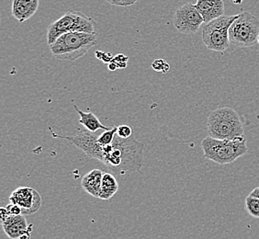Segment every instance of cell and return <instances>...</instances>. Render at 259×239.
Instances as JSON below:
<instances>
[{"instance_id":"cell-1","label":"cell","mask_w":259,"mask_h":239,"mask_svg":"<svg viewBox=\"0 0 259 239\" xmlns=\"http://www.w3.org/2000/svg\"><path fill=\"white\" fill-rule=\"evenodd\" d=\"M145 145L134 136L123 139L115 135L111 145L102 147L101 163L115 174L141 172L144 166Z\"/></svg>"},{"instance_id":"cell-2","label":"cell","mask_w":259,"mask_h":239,"mask_svg":"<svg viewBox=\"0 0 259 239\" xmlns=\"http://www.w3.org/2000/svg\"><path fill=\"white\" fill-rule=\"evenodd\" d=\"M98 45L96 33L69 32L60 36L50 45L51 53L61 61H75Z\"/></svg>"},{"instance_id":"cell-3","label":"cell","mask_w":259,"mask_h":239,"mask_svg":"<svg viewBox=\"0 0 259 239\" xmlns=\"http://www.w3.org/2000/svg\"><path fill=\"white\" fill-rule=\"evenodd\" d=\"M209 136L219 140H234L244 136V126L239 114L230 107L211 111L208 118Z\"/></svg>"},{"instance_id":"cell-4","label":"cell","mask_w":259,"mask_h":239,"mask_svg":"<svg viewBox=\"0 0 259 239\" xmlns=\"http://www.w3.org/2000/svg\"><path fill=\"white\" fill-rule=\"evenodd\" d=\"M201 147L205 158L218 165L231 164L248 151L244 136L234 140L214 139L207 136L202 140Z\"/></svg>"},{"instance_id":"cell-5","label":"cell","mask_w":259,"mask_h":239,"mask_svg":"<svg viewBox=\"0 0 259 239\" xmlns=\"http://www.w3.org/2000/svg\"><path fill=\"white\" fill-rule=\"evenodd\" d=\"M95 20L80 11H68L51 23L47 29V43L53 45L60 36L69 32L96 33Z\"/></svg>"},{"instance_id":"cell-6","label":"cell","mask_w":259,"mask_h":239,"mask_svg":"<svg viewBox=\"0 0 259 239\" xmlns=\"http://www.w3.org/2000/svg\"><path fill=\"white\" fill-rule=\"evenodd\" d=\"M239 15L222 16L202 28V41L209 50L223 53L229 48L230 27Z\"/></svg>"},{"instance_id":"cell-7","label":"cell","mask_w":259,"mask_h":239,"mask_svg":"<svg viewBox=\"0 0 259 239\" xmlns=\"http://www.w3.org/2000/svg\"><path fill=\"white\" fill-rule=\"evenodd\" d=\"M258 34V19L244 11L230 27V43L239 48L251 47L257 44Z\"/></svg>"},{"instance_id":"cell-8","label":"cell","mask_w":259,"mask_h":239,"mask_svg":"<svg viewBox=\"0 0 259 239\" xmlns=\"http://www.w3.org/2000/svg\"><path fill=\"white\" fill-rule=\"evenodd\" d=\"M204 22L196 5L187 3L180 6L174 15V26L183 34H194Z\"/></svg>"},{"instance_id":"cell-9","label":"cell","mask_w":259,"mask_h":239,"mask_svg":"<svg viewBox=\"0 0 259 239\" xmlns=\"http://www.w3.org/2000/svg\"><path fill=\"white\" fill-rule=\"evenodd\" d=\"M51 133L55 138L65 139L71 144L83 151L90 158L99 160L101 162L102 160V147L98 142L97 135L90 131H80L77 135L71 136L56 135L54 131L51 129Z\"/></svg>"},{"instance_id":"cell-10","label":"cell","mask_w":259,"mask_h":239,"mask_svg":"<svg viewBox=\"0 0 259 239\" xmlns=\"http://www.w3.org/2000/svg\"><path fill=\"white\" fill-rule=\"evenodd\" d=\"M11 204L20 206L22 215H31L40 210L42 199L40 193L32 188L19 187L10 196Z\"/></svg>"},{"instance_id":"cell-11","label":"cell","mask_w":259,"mask_h":239,"mask_svg":"<svg viewBox=\"0 0 259 239\" xmlns=\"http://www.w3.org/2000/svg\"><path fill=\"white\" fill-rule=\"evenodd\" d=\"M1 223L4 232L10 238L20 239L24 234H31L32 225L28 224L27 220L22 214L9 216Z\"/></svg>"},{"instance_id":"cell-12","label":"cell","mask_w":259,"mask_h":239,"mask_svg":"<svg viewBox=\"0 0 259 239\" xmlns=\"http://www.w3.org/2000/svg\"><path fill=\"white\" fill-rule=\"evenodd\" d=\"M195 5L202 16L204 23H209L225 15V3L223 0H197Z\"/></svg>"},{"instance_id":"cell-13","label":"cell","mask_w":259,"mask_h":239,"mask_svg":"<svg viewBox=\"0 0 259 239\" xmlns=\"http://www.w3.org/2000/svg\"><path fill=\"white\" fill-rule=\"evenodd\" d=\"M40 0H13L12 16L19 22L30 20L39 9Z\"/></svg>"},{"instance_id":"cell-14","label":"cell","mask_w":259,"mask_h":239,"mask_svg":"<svg viewBox=\"0 0 259 239\" xmlns=\"http://www.w3.org/2000/svg\"><path fill=\"white\" fill-rule=\"evenodd\" d=\"M104 172L100 170H93L88 172L81 180V186L85 192L92 197L100 198L101 183Z\"/></svg>"},{"instance_id":"cell-15","label":"cell","mask_w":259,"mask_h":239,"mask_svg":"<svg viewBox=\"0 0 259 239\" xmlns=\"http://www.w3.org/2000/svg\"><path fill=\"white\" fill-rule=\"evenodd\" d=\"M74 108L76 110V112L79 115L80 125H83L88 131L92 132V133H96L97 131H99L100 129H103L104 131L111 129L110 127L102 125L100 123L99 118L94 113H92V112H85V111L78 109V107L75 104H74Z\"/></svg>"},{"instance_id":"cell-16","label":"cell","mask_w":259,"mask_h":239,"mask_svg":"<svg viewBox=\"0 0 259 239\" xmlns=\"http://www.w3.org/2000/svg\"><path fill=\"white\" fill-rule=\"evenodd\" d=\"M119 190V183L113 175L109 172H105L102 178L101 190L100 199L108 201L112 198Z\"/></svg>"},{"instance_id":"cell-17","label":"cell","mask_w":259,"mask_h":239,"mask_svg":"<svg viewBox=\"0 0 259 239\" xmlns=\"http://www.w3.org/2000/svg\"><path fill=\"white\" fill-rule=\"evenodd\" d=\"M244 204L250 216L254 218H259V198L248 195L245 198Z\"/></svg>"},{"instance_id":"cell-18","label":"cell","mask_w":259,"mask_h":239,"mask_svg":"<svg viewBox=\"0 0 259 239\" xmlns=\"http://www.w3.org/2000/svg\"><path fill=\"white\" fill-rule=\"evenodd\" d=\"M117 126L111 127V129L105 131L101 135H99L98 137V142L101 146H106V145H111L113 140L115 138V135H117Z\"/></svg>"},{"instance_id":"cell-19","label":"cell","mask_w":259,"mask_h":239,"mask_svg":"<svg viewBox=\"0 0 259 239\" xmlns=\"http://www.w3.org/2000/svg\"><path fill=\"white\" fill-rule=\"evenodd\" d=\"M152 67H153V69L155 70V72L164 73V74L169 72L170 70L169 64L164 59L155 60L152 64Z\"/></svg>"},{"instance_id":"cell-20","label":"cell","mask_w":259,"mask_h":239,"mask_svg":"<svg viewBox=\"0 0 259 239\" xmlns=\"http://www.w3.org/2000/svg\"><path fill=\"white\" fill-rule=\"evenodd\" d=\"M128 60H129L128 56L120 54V55H117L116 56H114L111 62L114 63L115 65H117L118 69H123V68L127 67Z\"/></svg>"},{"instance_id":"cell-21","label":"cell","mask_w":259,"mask_h":239,"mask_svg":"<svg viewBox=\"0 0 259 239\" xmlns=\"http://www.w3.org/2000/svg\"><path fill=\"white\" fill-rule=\"evenodd\" d=\"M117 135L120 138L127 139V138H130L131 136H133V129H132V127H130L128 125H120V126H118Z\"/></svg>"},{"instance_id":"cell-22","label":"cell","mask_w":259,"mask_h":239,"mask_svg":"<svg viewBox=\"0 0 259 239\" xmlns=\"http://www.w3.org/2000/svg\"><path fill=\"white\" fill-rule=\"evenodd\" d=\"M110 5L117 6V7H130L135 5L139 0H106Z\"/></svg>"},{"instance_id":"cell-23","label":"cell","mask_w":259,"mask_h":239,"mask_svg":"<svg viewBox=\"0 0 259 239\" xmlns=\"http://www.w3.org/2000/svg\"><path fill=\"white\" fill-rule=\"evenodd\" d=\"M6 209H7L9 216H14V215L22 214L20 206L14 205V204H10V205H7Z\"/></svg>"},{"instance_id":"cell-24","label":"cell","mask_w":259,"mask_h":239,"mask_svg":"<svg viewBox=\"0 0 259 239\" xmlns=\"http://www.w3.org/2000/svg\"><path fill=\"white\" fill-rule=\"evenodd\" d=\"M96 56L98 57V59L101 60L107 64H110V62L113 59L112 55L110 53H105V52H100V51L96 52Z\"/></svg>"},{"instance_id":"cell-25","label":"cell","mask_w":259,"mask_h":239,"mask_svg":"<svg viewBox=\"0 0 259 239\" xmlns=\"http://www.w3.org/2000/svg\"><path fill=\"white\" fill-rule=\"evenodd\" d=\"M8 217H9V214H8L6 207H2V208L0 209V218H1V222L5 221Z\"/></svg>"},{"instance_id":"cell-26","label":"cell","mask_w":259,"mask_h":239,"mask_svg":"<svg viewBox=\"0 0 259 239\" xmlns=\"http://www.w3.org/2000/svg\"><path fill=\"white\" fill-rule=\"evenodd\" d=\"M249 195L251 196H254V197H257L259 198V187H256V188H254L251 192H250Z\"/></svg>"},{"instance_id":"cell-27","label":"cell","mask_w":259,"mask_h":239,"mask_svg":"<svg viewBox=\"0 0 259 239\" xmlns=\"http://www.w3.org/2000/svg\"><path fill=\"white\" fill-rule=\"evenodd\" d=\"M108 67H109V69H110V71H116V70L118 69L117 65H115L114 63H112V62H110L109 65H108Z\"/></svg>"},{"instance_id":"cell-28","label":"cell","mask_w":259,"mask_h":239,"mask_svg":"<svg viewBox=\"0 0 259 239\" xmlns=\"http://www.w3.org/2000/svg\"><path fill=\"white\" fill-rule=\"evenodd\" d=\"M257 44L259 45V34H258V39H257Z\"/></svg>"}]
</instances>
